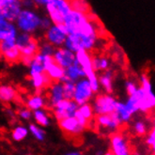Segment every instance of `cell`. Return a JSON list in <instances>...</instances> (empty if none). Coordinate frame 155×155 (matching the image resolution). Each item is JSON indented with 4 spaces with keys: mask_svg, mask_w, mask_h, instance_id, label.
I'll list each match as a JSON object with an SVG mask.
<instances>
[{
    "mask_svg": "<svg viewBox=\"0 0 155 155\" xmlns=\"http://www.w3.org/2000/svg\"><path fill=\"white\" fill-rule=\"evenodd\" d=\"M45 8L51 21L56 25L64 24L66 17L72 11L71 2L65 0H49Z\"/></svg>",
    "mask_w": 155,
    "mask_h": 155,
    "instance_id": "cell-1",
    "label": "cell"
},
{
    "mask_svg": "<svg viewBox=\"0 0 155 155\" xmlns=\"http://www.w3.org/2000/svg\"><path fill=\"white\" fill-rule=\"evenodd\" d=\"M41 18L30 10H23L16 21V26L23 33L30 34L41 27Z\"/></svg>",
    "mask_w": 155,
    "mask_h": 155,
    "instance_id": "cell-2",
    "label": "cell"
},
{
    "mask_svg": "<svg viewBox=\"0 0 155 155\" xmlns=\"http://www.w3.org/2000/svg\"><path fill=\"white\" fill-rule=\"evenodd\" d=\"M89 20L90 19L87 14L72 10L66 17L64 25L68 30L69 35L80 34Z\"/></svg>",
    "mask_w": 155,
    "mask_h": 155,
    "instance_id": "cell-3",
    "label": "cell"
},
{
    "mask_svg": "<svg viewBox=\"0 0 155 155\" xmlns=\"http://www.w3.org/2000/svg\"><path fill=\"white\" fill-rule=\"evenodd\" d=\"M140 87L144 91V99L140 105V112L148 113L155 109V94L152 91V87L149 77L146 74L140 76Z\"/></svg>",
    "mask_w": 155,
    "mask_h": 155,
    "instance_id": "cell-4",
    "label": "cell"
},
{
    "mask_svg": "<svg viewBox=\"0 0 155 155\" xmlns=\"http://www.w3.org/2000/svg\"><path fill=\"white\" fill-rule=\"evenodd\" d=\"M22 11V4L17 0L0 1V18H3L8 22H16Z\"/></svg>",
    "mask_w": 155,
    "mask_h": 155,
    "instance_id": "cell-5",
    "label": "cell"
},
{
    "mask_svg": "<svg viewBox=\"0 0 155 155\" xmlns=\"http://www.w3.org/2000/svg\"><path fill=\"white\" fill-rule=\"evenodd\" d=\"M117 101L110 94L99 95L95 99L93 104L94 113L98 116L109 115L116 112Z\"/></svg>",
    "mask_w": 155,
    "mask_h": 155,
    "instance_id": "cell-6",
    "label": "cell"
},
{
    "mask_svg": "<svg viewBox=\"0 0 155 155\" xmlns=\"http://www.w3.org/2000/svg\"><path fill=\"white\" fill-rule=\"evenodd\" d=\"M69 33L64 24L62 25H53L50 28L45 32V40L54 47H61L65 44Z\"/></svg>",
    "mask_w": 155,
    "mask_h": 155,
    "instance_id": "cell-7",
    "label": "cell"
},
{
    "mask_svg": "<svg viewBox=\"0 0 155 155\" xmlns=\"http://www.w3.org/2000/svg\"><path fill=\"white\" fill-rule=\"evenodd\" d=\"M93 90L87 78L81 79L75 83V93L74 101L79 105L88 104L93 96Z\"/></svg>",
    "mask_w": 155,
    "mask_h": 155,
    "instance_id": "cell-8",
    "label": "cell"
},
{
    "mask_svg": "<svg viewBox=\"0 0 155 155\" xmlns=\"http://www.w3.org/2000/svg\"><path fill=\"white\" fill-rule=\"evenodd\" d=\"M78 109L79 105L74 101L64 99L54 108V115L58 121H61L69 117H74Z\"/></svg>",
    "mask_w": 155,
    "mask_h": 155,
    "instance_id": "cell-9",
    "label": "cell"
},
{
    "mask_svg": "<svg viewBox=\"0 0 155 155\" xmlns=\"http://www.w3.org/2000/svg\"><path fill=\"white\" fill-rule=\"evenodd\" d=\"M96 122L100 128H102L107 132H115L122 124L120 117L117 112H114L109 115L97 116Z\"/></svg>",
    "mask_w": 155,
    "mask_h": 155,
    "instance_id": "cell-10",
    "label": "cell"
},
{
    "mask_svg": "<svg viewBox=\"0 0 155 155\" xmlns=\"http://www.w3.org/2000/svg\"><path fill=\"white\" fill-rule=\"evenodd\" d=\"M53 58L58 65L66 70L74 64V62L76 61V54L65 47H60L56 50Z\"/></svg>",
    "mask_w": 155,
    "mask_h": 155,
    "instance_id": "cell-11",
    "label": "cell"
},
{
    "mask_svg": "<svg viewBox=\"0 0 155 155\" xmlns=\"http://www.w3.org/2000/svg\"><path fill=\"white\" fill-rule=\"evenodd\" d=\"M110 143L111 151L115 155H131V150L128 141L121 134H112L110 137Z\"/></svg>",
    "mask_w": 155,
    "mask_h": 155,
    "instance_id": "cell-12",
    "label": "cell"
},
{
    "mask_svg": "<svg viewBox=\"0 0 155 155\" xmlns=\"http://www.w3.org/2000/svg\"><path fill=\"white\" fill-rule=\"evenodd\" d=\"M59 128L64 132V134H70L71 136L79 135L86 129L82 126L75 117H69L66 120L58 121Z\"/></svg>",
    "mask_w": 155,
    "mask_h": 155,
    "instance_id": "cell-13",
    "label": "cell"
},
{
    "mask_svg": "<svg viewBox=\"0 0 155 155\" xmlns=\"http://www.w3.org/2000/svg\"><path fill=\"white\" fill-rule=\"evenodd\" d=\"M64 100V92H63V84L60 82L53 83L49 87V97L48 103L51 108H54L60 102Z\"/></svg>",
    "mask_w": 155,
    "mask_h": 155,
    "instance_id": "cell-14",
    "label": "cell"
},
{
    "mask_svg": "<svg viewBox=\"0 0 155 155\" xmlns=\"http://www.w3.org/2000/svg\"><path fill=\"white\" fill-rule=\"evenodd\" d=\"M18 36L17 27L13 23L0 18V41H3L8 39H16Z\"/></svg>",
    "mask_w": 155,
    "mask_h": 155,
    "instance_id": "cell-15",
    "label": "cell"
},
{
    "mask_svg": "<svg viewBox=\"0 0 155 155\" xmlns=\"http://www.w3.org/2000/svg\"><path fill=\"white\" fill-rule=\"evenodd\" d=\"M65 75L67 76L70 82H74V83H76L79 80L84 79L86 77L85 71L79 65L77 60L74 62V65L65 70Z\"/></svg>",
    "mask_w": 155,
    "mask_h": 155,
    "instance_id": "cell-16",
    "label": "cell"
},
{
    "mask_svg": "<svg viewBox=\"0 0 155 155\" xmlns=\"http://www.w3.org/2000/svg\"><path fill=\"white\" fill-rule=\"evenodd\" d=\"M64 47L71 52H74V54H76L80 51H85L81 37L77 34L68 36V38L64 44Z\"/></svg>",
    "mask_w": 155,
    "mask_h": 155,
    "instance_id": "cell-17",
    "label": "cell"
},
{
    "mask_svg": "<svg viewBox=\"0 0 155 155\" xmlns=\"http://www.w3.org/2000/svg\"><path fill=\"white\" fill-rule=\"evenodd\" d=\"M29 74L30 77L45 74V68H44V56L41 54H38L36 56L29 67Z\"/></svg>",
    "mask_w": 155,
    "mask_h": 155,
    "instance_id": "cell-18",
    "label": "cell"
},
{
    "mask_svg": "<svg viewBox=\"0 0 155 155\" xmlns=\"http://www.w3.org/2000/svg\"><path fill=\"white\" fill-rule=\"evenodd\" d=\"M30 81H31L32 87L35 89L41 90L43 87H50L52 85L53 80L46 74H38V75L30 77Z\"/></svg>",
    "mask_w": 155,
    "mask_h": 155,
    "instance_id": "cell-19",
    "label": "cell"
},
{
    "mask_svg": "<svg viewBox=\"0 0 155 155\" xmlns=\"http://www.w3.org/2000/svg\"><path fill=\"white\" fill-rule=\"evenodd\" d=\"M45 105V100L44 98L40 94H35L33 96H30L26 101V107L30 110L38 111L42 109Z\"/></svg>",
    "mask_w": 155,
    "mask_h": 155,
    "instance_id": "cell-20",
    "label": "cell"
},
{
    "mask_svg": "<svg viewBox=\"0 0 155 155\" xmlns=\"http://www.w3.org/2000/svg\"><path fill=\"white\" fill-rule=\"evenodd\" d=\"M100 85L108 94H110L113 91V72L111 71H106L99 77Z\"/></svg>",
    "mask_w": 155,
    "mask_h": 155,
    "instance_id": "cell-21",
    "label": "cell"
},
{
    "mask_svg": "<svg viewBox=\"0 0 155 155\" xmlns=\"http://www.w3.org/2000/svg\"><path fill=\"white\" fill-rule=\"evenodd\" d=\"M17 96L15 89L12 86L2 85L0 87V99L3 103H11Z\"/></svg>",
    "mask_w": 155,
    "mask_h": 155,
    "instance_id": "cell-22",
    "label": "cell"
},
{
    "mask_svg": "<svg viewBox=\"0 0 155 155\" xmlns=\"http://www.w3.org/2000/svg\"><path fill=\"white\" fill-rule=\"evenodd\" d=\"M39 51H40V46L38 44V41L33 38L32 41L29 42V44L21 51L22 58H34L39 54Z\"/></svg>",
    "mask_w": 155,
    "mask_h": 155,
    "instance_id": "cell-23",
    "label": "cell"
},
{
    "mask_svg": "<svg viewBox=\"0 0 155 155\" xmlns=\"http://www.w3.org/2000/svg\"><path fill=\"white\" fill-rule=\"evenodd\" d=\"M46 74L52 80H58V82L65 76V69H63L59 65H58L57 63H54L53 65H51L48 69L45 71Z\"/></svg>",
    "mask_w": 155,
    "mask_h": 155,
    "instance_id": "cell-24",
    "label": "cell"
},
{
    "mask_svg": "<svg viewBox=\"0 0 155 155\" xmlns=\"http://www.w3.org/2000/svg\"><path fill=\"white\" fill-rule=\"evenodd\" d=\"M116 112L117 113L118 116H120L122 123H127V122H129L131 120L133 115L130 113V111L128 110V108H127V106H126V104L124 103L117 102Z\"/></svg>",
    "mask_w": 155,
    "mask_h": 155,
    "instance_id": "cell-25",
    "label": "cell"
},
{
    "mask_svg": "<svg viewBox=\"0 0 155 155\" xmlns=\"http://www.w3.org/2000/svg\"><path fill=\"white\" fill-rule=\"evenodd\" d=\"M2 56L8 63H15V62H18L20 59H22L21 51L17 47H14L11 50L3 53Z\"/></svg>",
    "mask_w": 155,
    "mask_h": 155,
    "instance_id": "cell-26",
    "label": "cell"
},
{
    "mask_svg": "<svg viewBox=\"0 0 155 155\" xmlns=\"http://www.w3.org/2000/svg\"><path fill=\"white\" fill-rule=\"evenodd\" d=\"M92 65L93 69L95 71H108L109 68V60L106 58L101 57V58H97L94 57L92 58Z\"/></svg>",
    "mask_w": 155,
    "mask_h": 155,
    "instance_id": "cell-27",
    "label": "cell"
},
{
    "mask_svg": "<svg viewBox=\"0 0 155 155\" xmlns=\"http://www.w3.org/2000/svg\"><path fill=\"white\" fill-rule=\"evenodd\" d=\"M33 37L30 34L27 33H21L18 34L17 38H16V47L22 51L25 46L29 44V42L32 41Z\"/></svg>",
    "mask_w": 155,
    "mask_h": 155,
    "instance_id": "cell-28",
    "label": "cell"
},
{
    "mask_svg": "<svg viewBox=\"0 0 155 155\" xmlns=\"http://www.w3.org/2000/svg\"><path fill=\"white\" fill-rule=\"evenodd\" d=\"M29 133V129H27L25 126H17L12 133V137L14 141H22L25 139Z\"/></svg>",
    "mask_w": 155,
    "mask_h": 155,
    "instance_id": "cell-29",
    "label": "cell"
},
{
    "mask_svg": "<svg viewBox=\"0 0 155 155\" xmlns=\"http://www.w3.org/2000/svg\"><path fill=\"white\" fill-rule=\"evenodd\" d=\"M63 92H64V99L74 101L75 93V83L74 82H66L63 84Z\"/></svg>",
    "mask_w": 155,
    "mask_h": 155,
    "instance_id": "cell-30",
    "label": "cell"
},
{
    "mask_svg": "<svg viewBox=\"0 0 155 155\" xmlns=\"http://www.w3.org/2000/svg\"><path fill=\"white\" fill-rule=\"evenodd\" d=\"M33 117L35 118L36 122L38 124H40L43 127H46L49 125V117L46 114V112L42 110V109L38 110V111H35L33 113Z\"/></svg>",
    "mask_w": 155,
    "mask_h": 155,
    "instance_id": "cell-31",
    "label": "cell"
},
{
    "mask_svg": "<svg viewBox=\"0 0 155 155\" xmlns=\"http://www.w3.org/2000/svg\"><path fill=\"white\" fill-rule=\"evenodd\" d=\"M79 112L83 115V117L86 118V120L90 122L92 120L93 118V114H94V109H93V106L90 105L89 104H84V105H81L79 106Z\"/></svg>",
    "mask_w": 155,
    "mask_h": 155,
    "instance_id": "cell-32",
    "label": "cell"
},
{
    "mask_svg": "<svg viewBox=\"0 0 155 155\" xmlns=\"http://www.w3.org/2000/svg\"><path fill=\"white\" fill-rule=\"evenodd\" d=\"M56 48H54V45L50 44L49 42H45L43 43L41 46H40V51L39 53L43 54V56H46V57H54V54L56 52Z\"/></svg>",
    "mask_w": 155,
    "mask_h": 155,
    "instance_id": "cell-33",
    "label": "cell"
},
{
    "mask_svg": "<svg viewBox=\"0 0 155 155\" xmlns=\"http://www.w3.org/2000/svg\"><path fill=\"white\" fill-rule=\"evenodd\" d=\"M28 129H29V132L32 134V135L37 140H39V141H43L44 140V132L41 129H40L37 125L30 124Z\"/></svg>",
    "mask_w": 155,
    "mask_h": 155,
    "instance_id": "cell-34",
    "label": "cell"
},
{
    "mask_svg": "<svg viewBox=\"0 0 155 155\" xmlns=\"http://www.w3.org/2000/svg\"><path fill=\"white\" fill-rule=\"evenodd\" d=\"M71 8L72 10L80 12H83L87 14L88 11H89V6L85 3V2H82V1H74V2H71Z\"/></svg>",
    "mask_w": 155,
    "mask_h": 155,
    "instance_id": "cell-35",
    "label": "cell"
},
{
    "mask_svg": "<svg viewBox=\"0 0 155 155\" xmlns=\"http://www.w3.org/2000/svg\"><path fill=\"white\" fill-rule=\"evenodd\" d=\"M134 131L137 135H145L147 134V125L142 120H137L135 121L134 124Z\"/></svg>",
    "mask_w": 155,
    "mask_h": 155,
    "instance_id": "cell-36",
    "label": "cell"
},
{
    "mask_svg": "<svg viewBox=\"0 0 155 155\" xmlns=\"http://www.w3.org/2000/svg\"><path fill=\"white\" fill-rule=\"evenodd\" d=\"M16 47V39H8V40H5L3 41H1L0 43V50H1V53H5L8 50H11L12 48Z\"/></svg>",
    "mask_w": 155,
    "mask_h": 155,
    "instance_id": "cell-37",
    "label": "cell"
},
{
    "mask_svg": "<svg viewBox=\"0 0 155 155\" xmlns=\"http://www.w3.org/2000/svg\"><path fill=\"white\" fill-rule=\"evenodd\" d=\"M152 125H153L152 130H151V132L150 133V134L148 135V137H147V140H146V142H147V144L151 148L152 152H153V154L155 155V117H154V118H153Z\"/></svg>",
    "mask_w": 155,
    "mask_h": 155,
    "instance_id": "cell-38",
    "label": "cell"
},
{
    "mask_svg": "<svg viewBox=\"0 0 155 155\" xmlns=\"http://www.w3.org/2000/svg\"><path fill=\"white\" fill-rule=\"evenodd\" d=\"M125 87H126V91H127V93L129 94V96L135 94L136 92H137L138 88H139V87L136 86V84L133 81H126Z\"/></svg>",
    "mask_w": 155,
    "mask_h": 155,
    "instance_id": "cell-39",
    "label": "cell"
},
{
    "mask_svg": "<svg viewBox=\"0 0 155 155\" xmlns=\"http://www.w3.org/2000/svg\"><path fill=\"white\" fill-rule=\"evenodd\" d=\"M18 115H19V117L22 118V120H28L31 118L32 117V112L30 109L28 108H22L20 109V111L18 112Z\"/></svg>",
    "mask_w": 155,
    "mask_h": 155,
    "instance_id": "cell-40",
    "label": "cell"
},
{
    "mask_svg": "<svg viewBox=\"0 0 155 155\" xmlns=\"http://www.w3.org/2000/svg\"><path fill=\"white\" fill-rule=\"evenodd\" d=\"M53 22L49 17H42L41 18V28L42 29H46V31L50 28L53 25Z\"/></svg>",
    "mask_w": 155,
    "mask_h": 155,
    "instance_id": "cell-41",
    "label": "cell"
},
{
    "mask_svg": "<svg viewBox=\"0 0 155 155\" xmlns=\"http://www.w3.org/2000/svg\"><path fill=\"white\" fill-rule=\"evenodd\" d=\"M74 117L76 118V120H78V122L83 126V127H85V128H87V127L88 126V124H89V122L86 120V118L83 117V115H82L80 112H79V110L76 112V114H75V116H74Z\"/></svg>",
    "mask_w": 155,
    "mask_h": 155,
    "instance_id": "cell-42",
    "label": "cell"
},
{
    "mask_svg": "<svg viewBox=\"0 0 155 155\" xmlns=\"http://www.w3.org/2000/svg\"><path fill=\"white\" fill-rule=\"evenodd\" d=\"M48 3H49V0H37V1H35V4H38L40 6H44V7H46Z\"/></svg>",
    "mask_w": 155,
    "mask_h": 155,
    "instance_id": "cell-43",
    "label": "cell"
},
{
    "mask_svg": "<svg viewBox=\"0 0 155 155\" xmlns=\"http://www.w3.org/2000/svg\"><path fill=\"white\" fill-rule=\"evenodd\" d=\"M64 155H82V153L79 151H71V152H68Z\"/></svg>",
    "mask_w": 155,
    "mask_h": 155,
    "instance_id": "cell-44",
    "label": "cell"
},
{
    "mask_svg": "<svg viewBox=\"0 0 155 155\" xmlns=\"http://www.w3.org/2000/svg\"><path fill=\"white\" fill-rule=\"evenodd\" d=\"M23 4H24L25 7H31L32 4H33V2L32 1H24Z\"/></svg>",
    "mask_w": 155,
    "mask_h": 155,
    "instance_id": "cell-45",
    "label": "cell"
},
{
    "mask_svg": "<svg viewBox=\"0 0 155 155\" xmlns=\"http://www.w3.org/2000/svg\"><path fill=\"white\" fill-rule=\"evenodd\" d=\"M104 155H115L112 151H107V152H105Z\"/></svg>",
    "mask_w": 155,
    "mask_h": 155,
    "instance_id": "cell-46",
    "label": "cell"
},
{
    "mask_svg": "<svg viewBox=\"0 0 155 155\" xmlns=\"http://www.w3.org/2000/svg\"><path fill=\"white\" fill-rule=\"evenodd\" d=\"M96 155H104V154H103V151H102V150H99V151L96 153Z\"/></svg>",
    "mask_w": 155,
    "mask_h": 155,
    "instance_id": "cell-47",
    "label": "cell"
},
{
    "mask_svg": "<svg viewBox=\"0 0 155 155\" xmlns=\"http://www.w3.org/2000/svg\"><path fill=\"white\" fill-rule=\"evenodd\" d=\"M134 155H141V154H139V153H135Z\"/></svg>",
    "mask_w": 155,
    "mask_h": 155,
    "instance_id": "cell-48",
    "label": "cell"
}]
</instances>
